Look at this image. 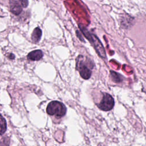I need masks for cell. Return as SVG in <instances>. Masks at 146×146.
<instances>
[{"instance_id":"5","label":"cell","mask_w":146,"mask_h":146,"mask_svg":"<svg viewBox=\"0 0 146 146\" xmlns=\"http://www.w3.org/2000/svg\"><path fill=\"white\" fill-rule=\"evenodd\" d=\"M10 9L11 12L14 15H19L22 10V5L15 0H10Z\"/></svg>"},{"instance_id":"10","label":"cell","mask_w":146,"mask_h":146,"mask_svg":"<svg viewBox=\"0 0 146 146\" xmlns=\"http://www.w3.org/2000/svg\"><path fill=\"white\" fill-rule=\"evenodd\" d=\"M21 5L23 7H26L28 6V0H19Z\"/></svg>"},{"instance_id":"11","label":"cell","mask_w":146,"mask_h":146,"mask_svg":"<svg viewBox=\"0 0 146 146\" xmlns=\"http://www.w3.org/2000/svg\"><path fill=\"white\" fill-rule=\"evenodd\" d=\"M8 57L10 59H12V60L15 58V56L13 54H10L9 55H8Z\"/></svg>"},{"instance_id":"7","label":"cell","mask_w":146,"mask_h":146,"mask_svg":"<svg viewBox=\"0 0 146 146\" xmlns=\"http://www.w3.org/2000/svg\"><path fill=\"white\" fill-rule=\"evenodd\" d=\"M42 36V30L39 27H36L31 34V40L33 43H37Z\"/></svg>"},{"instance_id":"4","label":"cell","mask_w":146,"mask_h":146,"mask_svg":"<svg viewBox=\"0 0 146 146\" xmlns=\"http://www.w3.org/2000/svg\"><path fill=\"white\" fill-rule=\"evenodd\" d=\"M114 104V99L112 96L107 93H104L102 100L99 104H97V106L101 110L108 111L112 109Z\"/></svg>"},{"instance_id":"8","label":"cell","mask_w":146,"mask_h":146,"mask_svg":"<svg viewBox=\"0 0 146 146\" xmlns=\"http://www.w3.org/2000/svg\"><path fill=\"white\" fill-rule=\"evenodd\" d=\"M7 129L6 121L5 118L0 115V135H2L5 133Z\"/></svg>"},{"instance_id":"9","label":"cell","mask_w":146,"mask_h":146,"mask_svg":"<svg viewBox=\"0 0 146 146\" xmlns=\"http://www.w3.org/2000/svg\"><path fill=\"white\" fill-rule=\"evenodd\" d=\"M111 76L112 77V79H113L114 81H115L116 82H119L121 80V79H120V78H119V74H118L116 72H113L112 71H111Z\"/></svg>"},{"instance_id":"6","label":"cell","mask_w":146,"mask_h":146,"mask_svg":"<svg viewBox=\"0 0 146 146\" xmlns=\"http://www.w3.org/2000/svg\"><path fill=\"white\" fill-rule=\"evenodd\" d=\"M43 52L40 50H35L29 52L27 56L29 60L36 61L40 60L43 57Z\"/></svg>"},{"instance_id":"3","label":"cell","mask_w":146,"mask_h":146,"mask_svg":"<svg viewBox=\"0 0 146 146\" xmlns=\"http://www.w3.org/2000/svg\"><path fill=\"white\" fill-rule=\"evenodd\" d=\"M46 112L50 115L62 117L66 113V107L62 103L54 100L48 104L46 108Z\"/></svg>"},{"instance_id":"2","label":"cell","mask_w":146,"mask_h":146,"mask_svg":"<svg viewBox=\"0 0 146 146\" xmlns=\"http://www.w3.org/2000/svg\"><path fill=\"white\" fill-rule=\"evenodd\" d=\"M79 27L81 31H82L83 34L84 35L85 37L92 44L99 56L102 58H105L106 51L100 40L96 36L90 33L84 27H82L79 25Z\"/></svg>"},{"instance_id":"1","label":"cell","mask_w":146,"mask_h":146,"mask_svg":"<svg viewBox=\"0 0 146 146\" xmlns=\"http://www.w3.org/2000/svg\"><path fill=\"white\" fill-rule=\"evenodd\" d=\"M76 67L83 79H88L90 78L92 64L89 59H84V56L79 55L76 60Z\"/></svg>"}]
</instances>
